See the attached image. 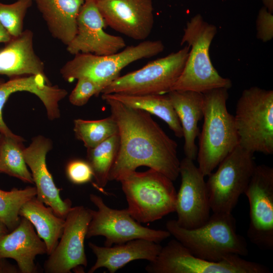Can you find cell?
I'll return each instance as SVG.
<instances>
[{
  "instance_id": "cell-1",
  "label": "cell",
  "mask_w": 273,
  "mask_h": 273,
  "mask_svg": "<svg viewBox=\"0 0 273 273\" xmlns=\"http://www.w3.org/2000/svg\"><path fill=\"white\" fill-rule=\"evenodd\" d=\"M110 107L118 127V151L110 170L109 181L144 166L163 174L172 181L179 175L177 144L154 121L151 115L121 102L102 97Z\"/></svg>"
},
{
  "instance_id": "cell-2",
  "label": "cell",
  "mask_w": 273,
  "mask_h": 273,
  "mask_svg": "<svg viewBox=\"0 0 273 273\" xmlns=\"http://www.w3.org/2000/svg\"><path fill=\"white\" fill-rule=\"evenodd\" d=\"M166 228L192 254L206 260L219 261L230 254H248L247 244L237 233L232 213H213L204 224L195 229L180 227L175 220L167 221Z\"/></svg>"
},
{
  "instance_id": "cell-3",
  "label": "cell",
  "mask_w": 273,
  "mask_h": 273,
  "mask_svg": "<svg viewBox=\"0 0 273 273\" xmlns=\"http://www.w3.org/2000/svg\"><path fill=\"white\" fill-rule=\"evenodd\" d=\"M203 95L204 123L196 159L206 176L239 145V138L234 116L226 107L228 89L216 88Z\"/></svg>"
},
{
  "instance_id": "cell-4",
  "label": "cell",
  "mask_w": 273,
  "mask_h": 273,
  "mask_svg": "<svg viewBox=\"0 0 273 273\" xmlns=\"http://www.w3.org/2000/svg\"><path fill=\"white\" fill-rule=\"evenodd\" d=\"M217 33L215 25L205 21L198 14L186 24L180 44L185 43L190 51L183 70L171 90L205 93L220 88L229 89L231 80L221 76L211 61L209 49Z\"/></svg>"
},
{
  "instance_id": "cell-5",
  "label": "cell",
  "mask_w": 273,
  "mask_h": 273,
  "mask_svg": "<svg viewBox=\"0 0 273 273\" xmlns=\"http://www.w3.org/2000/svg\"><path fill=\"white\" fill-rule=\"evenodd\" d=\"M130 215L140 223H148L175 212L176 195L173 181L150 168L124 175L119 181Z\"/></svg>"
},
{
  "instance_id": "cell-6",
  "label": "cell",
  "mask_w": 273,
  "mask_h": 273,
  "mask_svg": "<svg viewBox=\"0 0 273 273\" xmlns=\"http://www.w3.org/2000/svg\"><path fill=\"white\" fill-rule=\"evenodd\" d=\"M239 145L254 153H273V91L257 86L244 89L234 116Z\"/></svg>"
},
{
  "instance_id": "cell-7",
  "label": "cell",
  "mask_w": 273,
  "mask_h": 273,
  "mask_svg": "<svg viewBox=\"0 0 273 273\" xmlns=\"http://www.w3.org/2000/svg\"><path fill=\"white\" fill-rule=\"evenodd\" d=\"M164 49V46L161 40H146L111 55L78 53L63 65L60 73L66 81L71 82L80 77H87L104 89L118 77L121 71L129 64L155 56Z\"/></svg>"
},
{
  "instance_id": "cell-8",
  "label": "cell",
  "mask_w": 273,
  "mask_h": 273,
  "mask_svg": "<svg viewBox=\"0 0 273 273\" xmlns=\"http://www.w3.org/2000/svg\"><path fill=\"white\" fill-rule=\"evenodd\" d=\"M187 45L179 51L149 62L142 68L119 76L102 94L130 95L166 94L179 77L188 58Z\"/></svg>"
},
{
  "instance_id": "cell-9",
  "label": "cell",
  "mask_w": 273,
  "mask_h": 273,
  "mask_svg": "<svg viewBox=\"0 0 273 273\" xmlns=\"http://www.w3.org/2000/svg\"><path fill=\"white\" fill-rule=\"evenodd\" d=\"M253 154L238 145L208 176L206 184L213 213H232L256 167Z\"/></svg>"
},
{
  "instance_id": "cell-10",
  "label": "cell",
  "mask_w": 273,
  "mask_h": 273,
  "mask_svg": "<svg viewBox=\"0 0 273 273\" xmlns=\"http://www.w3.org/2000/svg\"><path fill=\"white\" fill-rule=\"evenodd\" d=\"M149 273H267V267L248 261L237 254L211 261L194 256L176 239L162 247L156 257L146 266Z\"/></svg>"
},
{
  "instance_id": "cell-11",
  "label": "cell",
  "mask_w": 273,
  "mask_h": 273,
  "mask_svg": "<svg viewBox=\"0 0 273 273\" xmlns=\"http://www.w3.org/2000/svg\"><path fill=\"white\" fill-rule=\"evenodd\" d=\"M89 199L97 210L90 209L92 218L86 236L87 239L103 236L104 246L110 247L138 239L159 243L171 236L167 230H154L141 225L130 215L127 208H111L100 196L91 194Z\"/></svg>"
},
{
  "instance_id": "cell-12",
  "label": "cell",
  "mask_w": 273,
  "mask_h": 273,
  "mask_svg": "<svg viewBox=\"0 0 273 273\" xmlns=\"http://www.w3.org/2000/svg\"><path fill=\"white\" fill-rule=\"evenodd\" d=\"M250 207L247 237L263 250H273V168L256 166L244 193Z\"/></svg>"
},
{
  "instance_id": "cell-13",
  "label": "cell",
  "mask_w": 273,
  "mask_h": 273,
  "mask_svg": "<svg viewBox=\"0 0 273 273\" xmlns=\"http://www.w3.org/2000/svg\"><path fill=\"white\" fill-rule=\"evenodd\" d=\"M92 218L90 209L83 206L71 207L65 218L60 241L44 264L48 273H70L86 267L84 240Z\"/></svg>"
},
{
  "instance_id": "cell-14",
  "label": "cell",
  "mask_w": 273,
  "mask_h": 273,
  "mask_svg": "<svg viewBox=\"0 0 273 273\" xmlns=\"http://www.w3.org/2000/svg\"><path fill=\"white\" fill-rule=\"evenodd\" d=\"M181 184L176 195L175 212L177 224L192 229L204 224L211 210L205 176L194 160L187 157L180 161Z\"/></svg>"
},
{
  "instance_id": "cell-15",
  "label": "cell",
  "mask_w": 273,
  "mask_h": 273,
  "mask_svg": "<svg viewBox=\"0 0 273 273\" xmlns=\"http://www.w3.org/2000/svg\"><path fill=\"white\" fill-rule=\"evenodd\" d=\"M104 19L96 0H85L77 20V33L67 45V51L75 55L90 53L102 56L118 52L126 47L123 38L107 33Z\"/></svg>"
},
{
  "instance_id": "cell-16",
  "label": "cell",
  "mask_w": 273,
  "mask_h": 273,
  "mask_svg": "<svg viewBox=\"0 0 273 273\" xmlns=\"http://www.w3.org/2000/svg\"><path fill=\"white\" fill-rule=\"evenodd\" d=\"M107 25L135 40L146 39L154 23L152 0H96Z\"/></svg>"
},
{
  "instance_id": "cell-17",
  "label": "cell",
  "mask_w": 273,
  "mask_h": 273,
  "mask_svg": "<svg viewBox=\"0 0 273 273\" xmlns=\"http://www.w3.org/2000/svg\"><path fill=\"white\" fill-rule=\"evenodd\" d=\"M52 141L44 136L32 138L31 143L23 151L27 165L30 168L36 190V198L50 207L57 216L65 218L71 208L70 199L62 200L60 190L57 188L46 164L47 153L52 149Z\"/></svg>"
},
{
  "instance_id": "cell-18",
  "label": "cell",
  "mask_w": 273,
  "mask_h": 273,
  "mask_svg": "<svg viewBox=\"0 0 273 273\" xmlns=\"http://www.w3.org/2000/svg\"><path fill=\"white\" fill-rule=\"evenodd\" d=\"M28 92L38 97L45 106L49 120L60 117L59 103L68 94L57 85H52L46 76L37 74L11 78L0 83V133L8 134L11 130L4 121L2 110L10 96L17 92Z\"/></svg>"
},
{
  "instance_id": "cell-19",
  "label": "cell",
  "mask_w": 273,
  "mask_h": 273,
  "mask_svg": "<svg viewBox=\"0 0 273 273\" xmlns=\"http://www.w3.org/2000/svg\"><path fill=\"white\" fill-rule=\"evenodd\" d=\"M47 252L44 242L36 233L32 224L23 217L17 226L0 240V259H14L22 273L36 272L35 257Z\"/></svg>"
},
{
  "instance_id": "cell-20",
  "label": "cell",
  "mask_w": 273,
  "mask_h": 273,
  "mask_svg": "<svg viewBox=\"0 0 273 273\" xmlns=\"http://www.w3.org/2000/svg\"><path fill=\"white\" fill-rule=\"evenodd\" d=\"M88 246L97 258L88 273H93L102 267L107 268L110 273H114L133 260L143 259L153 261L162 247L159 243L142 239L110 247L99 246L92 242L88 243Z\"/></svg>"
},
{
  "instance_id": "cell-21",
  "label": "cell",
  "mask_w": 273,
  "mask_h": 273,
  "mask_svg": "<svg viewBox=\"0 0 273 273\" xmlns=\"http://www.w3.org/2000/svg\"><path fill=\"white\" fill-rule=\"evenodd\" d=\"M33 33L25 30L0 50V74L9 77L41 74L44 76L43 62L35 54Z\"/></svg>"
},
{
  "instance_id": "cell-22",
  "label": "cell",
  "mask_w": 273,
  "mask_h": 273,
  "mask_svg": "<svg viewBox=\"0 0 273 273\" xmlns=\"http://www.w3.org/2000/svg\"><path fill=\"white\" fill-rule=\"evenodd\" d=\"M167 95L182 127L185 157L194 161L198 152L196 140L199 135L198 122L203 117L204 95L188 90H171Z\"/></svg>"
},
{
  "instance_id": "cell-23",
  "label": "cell",
  "mask_w": 273,
  "mask_h": 273,
  "mask_svg": "<svg viewBox=\"0 0 273 273\" xmlns=\"http://www.w3.org/2000/svg\"><path fill=\"white\" fill-rule=\"evenodd\" d=\"M49 31L66 46L77 33V20L85 0H34Z\"/></svg>"
},
{
  "instance_id": "cell-24",
  "label": "cell",
  "mask_w": 273,
  "mask_h": 273,
  "mask_svg": "<svg viewBox=\"0 0 273 273\" xmlns=\"http://www.w3.org/2000/svg\"><path fill=\"white\" fill-rule=\"evenodd\" d=\"M19 214L32 224L46 245L47 254L50 255L61 237L65 219L55 214L50 207H46L36 196L22 205Z\"/></svg>"
},
{
  "instance_id": "cell-25",
  "label": "cell",
  "mask_w": 273,
  "mask_h": 273,
  "mask_svg": "<svg viewBox=\"0 0 273 273\" xmlns=\"http://www.w3.org/2000/svg\"><path fill=\"white\" fill-rule=\"evenodd\" d=\"M102 97L115 100L126 106L154 115L164 121L176 137H183L180 121L167 94L144 95L110 94H102Z\"/></svg>"
},
{
  "instance_id": "cell-26",
  "label": "cell",
  "mask_w": 273,
  "mask_h": 273,
  "mask_svg": "<svg viewBox=\"0 0 273 273\" xmlns=\"http://www.w3.org/2000/svg\"><path fill=\"white\" fill-rule=\"evenodd\" d=\"M24 141L19 135L11 136L0 133V173L34 184L24 157Z\"/></svg>"
},
{
  "instance_id": "cell-27",
  "label": "cell",
  "mask_w": 273,
  "mask_h": 273,
  "mask_svg": "<svg viewBox=\"0 0 273 273\" xmlns=\"http://www.w3.org/2000/svg\"><path fill=\"white\" fill-rule=\"evenodd\" d=\"M119 146V134L114 135L92 149H87L86 161L93 171L96 186L102 189L109 181V176Z\"/></svg>"
},
{
  "instance_id": "cell-28",
  "label": "cell",
  "mask_w": 273,
  "mask_h": 273,
  "mask_svg": "<svg viewBox=\"0 0 273 273\" xmlns=\"http://www.w3.org/2000/svg\"><path fill=\"white\" fill-rule=\"evenodd\" d=\"M73 130L76 138L83 143L87 149L95 148L118 134V125L111 115L96 120L75 119Z\"/></svg>"
},
{
  "instance_id": "cell-29",
  "label": "cell",
  "mask_w": 273,
  "mask_h": 273,
  "mask_svg": "<svg viewBox=\"0 0 273 273\" xmlns=\"http://www.w3.org/2000/svg\"><path fill=\"white\" fill-rule=\"evenodd\" d=\"M35 187L24 189L14 188L10 191L0 189V220L9 231L19 224L21 217L19 212L22 205L36 196Z\"/></svg>"
},
{
  "instance_id": "cell-30",
  "label": "cell",
  "mask_w": 273,
  "mask_h": 273,
  "mask_svg": "<svg viewBox=\"0 0 273 273\" xmlns=\"http://www.w3.org/2000/svg\"><path fill=\"white\" fill-rule=\"evenodd\" d=\"M33 1L17 0L11 4L0 2V23L12 37H18L24 31V19Z\"/></svg>"
},
{
  "instance_id": "cell-31",
  "label": "cell",
  "mask_w": 273,
  "mask_h": 273,
  "mask_svg": "<svg viewBox=\"0 0 273 273\" xmlns=\"http://www.w3.org/2000/svg\"><path fill=\"white\" fill-rule=\"evenodd\" d=\"M103 88L97 82L87 77L77 79V82L69 97V102L76 106L85 105L93 96H98Z\"/></svg>"
},
{
  "instance_id": "cell-32",
  "label": "cell",
  "mask_w": 273,
  "mask_h": 273,
  "mask_svg": "<svg viewBox=\"0 0 273 273\" xmlns=\"http://www.w3.org/2000/svg\"><path fill=\"white\" fill-rule=\"evenodd\" d=\"M66 174L71 182L76 185L88 183L94 177L93 171L87 161L74 159L66 166Z\"/></svg>"
},
{
  "instance_id": "cell-33",
  "label": "cell",
  "mask_w": 273,
  "mask_h": 273,
  "mask_svg": "<svg viewBox=\"0 0 273 273\" xmlns=\"http://www.w3.org/2000/svg\"><path fill=\"white\" fill-rule=\"evenodd\" d=\"M256 37L263 42L273 38V15L263 6L259 11L256 21Z\"/></svg>"
},
{
  "instance_id": "cell-34",
  "label": "cell",
  "mask_w": 273,
  "mask_h": 273,
  "mask_svg": "<svg viewBox=\"0 0 273 273\" xmlns=\"http://www.w3.org/2000/svg\"><path fill=\"white\" fill-rule=\"evenodd\" d=\"M12 36L0 23V43H6L12 39Z\"/></svg>"
},
{
  "instance_id": "cell-35",
  "label": "cell",
  "mask_w": 273,
  "mask_h": 273,
  "mask_svg": "<svg viewBox=\"0 0 273 273\" xmlns=\"http://www.w3.org/2000/svg\"><path fill=\"white\" fill-rule=\"evenodd\" d=\"M263 6L265 7L268 11L273 13V0H261Z\"/></svg>"
},
{
  "instance_id": "cell-36",
  "label": "cell",
  "mask_w": 273,
  "mask_h": 273,
  "mask_svg": "<svg viewBox=\"0 0 273 273\" xmlns=\"http://www.w3.org/2000/svg\"><path fill=\"white\" fill-rule=\"evenodd\" d=\"M9 231L0 220V240L9 233Z\"/></svg>"
},
{
  "instance_id": "cell-37",
  "label": "cell",
  "mask_w": 273,
  "mask_h": 273,
  "mask_svg": "<svg viewBox=\"0 0 273 273\" xmlns=\"http://www.w3.org/2000/svg\"><path fill=\"white\" fill-rule=\"evenodd\" d=\"M3 82H4L3 80L0 79V83H2Z\"/></svg>"
}]
</instances>
